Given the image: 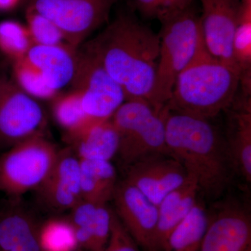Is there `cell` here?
Segmentation results:
<instances>
[{"mask_svg": "<svg viewBox=\"0 0 251 251\" xmlns=\"http://www.w3.org/2000/svg\"><path fill=\"white\" fill-rule=\"evenodd\" d=\"M159 37L130 14H120L86 50L93 54L125 94L126 100L150 103L158 56Z\"/></svg>", "mask_w": 251, "mask_h": 251, "instance_id": "cell-1", "label": "cell"}, {"mask_svg": "<svg viewBox=\"0 0 251 251\" xmlns=\"http://www.w3.org/2000/svg\"><path fill=\"white\" fill-rule=\"evenodd\" d=\"M170 154L197 181L200 193L219 198L228 186L230 162L226 140L209 120L162 109Z\"/></svg>", "mask_w": 251, "mask_h": 251, "instance_id": "cell-2", "label": "cell"}, {"mask_svg": "<svg viewBox=\"0 0 251 251\" xmlns=\"http://www.w3.org/2000/svg\"><path fill=\"white\" fill-rule=\"evenodd\" d=\"M240 82L237 69L207 52L178 75L165 106L210 120L232 105Z\"/></svg>", "mask_w": 251, "mask_h": 251, "instance_id": "cell-3", "label": "cell"}, {"mask_svg": "<svg viewBox=\"0 0 251 251\" xmlns=\"http://www.w3.org/2000/svg\"><path fill=\"white\" fill-rule=\"evenodd\" d=\"M161 23L159 56L150 103L161 111L171 99L178 75L200 57L207 53L201 18L192 6L166 15Z\"/></svg>", "mask_w": 251, "mask_h": 251, "instance_id": "cell-4", "label": "cell"}, {"mask_svg": "<svg viewBox=\"0 0 251 251\" xmlns=\"http://www.w3.org/2000/svg\"><path fill=\"white\" fill-rule=\"evenodd\" d=\"M119 138L117 154L126 167L145 157L170 154L163 110L145 100H126L111 117Z\"/></svg>", "mask_w": 251, "mask_h": 251, "instance_id": "cell-5", "label": "cell"}, {"mask_svg": "<svg viewBox=\"0 0 251 251\" xmlns=\"http://www.w3.org/2000/svg\"><path fill=\"white\" fill-rule=\"evenodd\" d=\"M59 151L43 135L16 144L0 156V191L11 199L40 187Z\"/></svg>", "mask_w": 251, "mask_h": 251, "instance_id": "cell-6", "label": "cell"}, {"mask_svg": "<svg viewBox=\"0 0 251 251\" xmlns=\"http://www.w3.org/2000/svg\"><path fill=\"white\" fill-rule=\"evenodd\" d=\"M72 85L80 95L87 116L93 122L110 120L126 101L120 86L110 77L97 57L87 50L77 53Z\"/></svg>", "mask_w": 251, "mask_h": 251, "instance_id": "cell-7", "label": "cell"}, {"mask_svg": "<svg viewBox=\"0 0 251 251\" xmlns=\"http://www.w3.org/2000/svg\"><path fill=\"white\" fill-rule=\"evenodd\" d=\"M118 0H30L28 6L53 22L75 50L108 20Z\"/></svg>", "mask_w": 251, "mask_h": 251, "instance_id": "cell-8", "label": "cell"}, {"mask_svg": "<svg viewBox=\"0 0 251 251\" xmlns=\"http://www.w3.org/2000/svg\"><path fill=\"white\" fill-rule=\"evenodd\" d=\"M44 110L16 82L0 80V148H10L43 135Z\"/></svg>", "mask_w": 251, "mask_h": 251, "instance_id": "cell-9", "label": "cell"}, {"mask_svg": "<svg viewBox=\"0 0 251 251\" xmlns=\"http://www.w3.org/2000/svg\"><path fill=\"white\" fill-rule=\"evenodd\" d=\"M112 200L115 214L143 251H158V206L125 179L117 182Z\"/></svg>", "mask_w": 251, "mask_h": 251, "instance_id": "cell-10", "label": "cell"}, {"mask_svg": "<svg viewBox=\"0 0 251 251\" xmlns=\"http://www.w3.org/2000/svg\"><path fill=\"white\" fill-rule=\"evenodd\" d=\"M201 28L208 52L213 57L238 69L233 56V39L240 20V0H200Z\"/></svg>", "mask_w": 251, "mask_h": 251, "instance_id": "cell-11", "label": "cell"}, {"mask_svg": "<svg viewBox=\"0 0 251 251\" xmlns=\"http://www.w3.org/2000/svg\"><path fill=\"white\" fill-rule=\"evenodd\" d=\"M126 168L125 179L157 206L188 176L184 167L171 154L145 157Z\"/></svg>", "mask_w": 251, "mask_h": 251, "instance_id": "cell-12", "label": "cell"}, {"mask_svg": "<svg viewBox=\"0 0 251 251\" xmlns=\"http://www.w3.org/2000/svg\"><path fill=\"white\" fill-rule=\"evenodd\" d=\"M200 251H251V219L245 208L225 204L209 219Z\"/></svg>", "mask_w": 251, "mask_h": 251, "instance_id": "cell-13", "label": "cell"}, {"mask_svg": "<svg viewBox=\"0 0 251 251\" xmlns=\"http://www.w3.org/2000/svg\"><path fill=\"white\" fill-rule=\"evenodd\" d=\"M37 190L41 201L54 210H71L80 202V163L72 149L59 151L53 168Z\"/></svg>", "mask_w": 251, "mask_h": 251, "instance_id": "cell-14", "label": "cell"}, {"mask_svg": "<svg viewBox=\"0 0 251 251\" xmlns=\"http://www.w3.org/2000/svg\"><path fill=\"white\" fill-rule=\"evenodd\" d=\"M229 111L228 134L226 148L232 169L247 182L251 181V94L241 91Z\"/></svg>", "mask_w": 251, "mask_h": 251, "instance_id": "cell-15", "label": "cell"}, {"mask_svg": "<svg viewBox=\"0 0 251 251\" xmlns=\"http://www.w3.org/2000/svg\"><path fill=\"white\" fill-rule=\"evenodd\" d=\"M25 57L56 93L72 84L76 70L77 50L69 46L33 44Z\"/></svg>", "mask_w": 251, "mask_h": 251, "instance_id": "cell-16", "label": "cell"}, {"mask_svg": "<svg viewBox=\"0 0 251 251\" xmlns=\"http://www.w3.org/2000/svg\"><path fill=\"white\" fill-rule=\"evenodd\" d=\"M40 224L15 199L0 205V250L41 251L39 243Z\"/></svg>", "mask_w": 251, "mask_h": 251, "instance_id": "cell-17", "label": "cell"}, {"mask_svg": "<svg viewBox=\"0 0 251 251\" xmlns=\"http://www.w3.org/2000/svg\"><path fill=\"white\" fill-rule=\"evenodd\" d=\"M199 193L197 181L188 175L184 182L168 193L158 204L156 234L158 251H163L172 231L186 217L197 203Z\"/></svg>", "mask_w": 251, "mask_h": 251, "instance_id": "cell-18", "label": "cell"}, {"mask_svg": "<svg viewBox=\"0 0 251 251\" xmlns=\"http://www.w3.org/2000/svg\"><path fill=\"white\" fill-rule=\"evenodd\" d=\"M68 143L80 160L110 161L119 148L118 134L111 118L92 124Z\"/></svg>", "mask_w": 251, "mask_h": 251, "instance_id": "cell-19", "label": "cell"}, {"mask_svg": "<svg viewBox=\"0 0 251 251\" xmlns=\"http://www.w3.org/2000/svg\"><path fill=\"white\" fill-rule=\"evenodd\" d=\"M80 163L82 199L107 204L112 200L117 184L115 167L110 161L101 160H80Z\"/></svg>", "mask_w": 251, "mask_h": 251, "instance_id": "cell-20", "label": "cell"}, {"mask_svg": "<svg viewBox=\"0 0 251 251\" xmlns=\"http://www.w3.org/2000/svg\"><path fill=\"white\" fill-rule=\"evenodd\" d=\"M208 222L205 209L197 202L186 217L172 231L162 251H200Z\"/></svg>", "mask_w": 251, "mask_h": 251, "instance_id": "cell-21", "label": "cell"}, {"mask_svg": "<svg viewBox=\"0 0 251 251\" xmlns=\"http://www.w3.org/2000/svg\"><path fill=\"white\" fill-rule=\"evenodd\" d=\"M52 112L57 124L65 130L68 142L96 122L87 116L81 104L80 95L74 90L54 98Z\"/></svg>", "mask_w": 251, "mask_h": 251, "instance_id": "cell-22", "label": "cell"}, {"mask_svg": "<svg viewBox=\"0 0 251 251\" xmlns=\"http://www.w3.org/2000/svg\"><path fill=\"white\" fill-rule=\"evenodd\" d=\"M39 243L41 251H76L79 249L69 218L52 217L41 224Z\"/></svg>", "mask_w": 251, "mask_h": 251, "instance_id": "cell-23", "label": "cell"}, {"mask_svg": "<svg viewBox=\"0 0 251 251\" xmlns=\"http://www.w3.org/2000/svg\"><path fill=\"white\" fill-rule=\"evenodd\" d=\"M97 204L82 199L70 210L69 219L75 231L79 248L86 251H94Z\"/></svg>", "mask_w": 251, "mask_h": 251, "instance_id": "cell-24", "label": "cell"}, {"mask_svg": "<svg viewBox=\"0 0 251 251\" xmlns=\"http://www.w3.org/2000/svg\"><path fill=\"white\" fill-rule=\"evenodd\" d=\"M32 45L26 25L13 20L0 22V50L14 62L25 57Z\"/></svg>", "mask_w": 251, "mask_h": 251, "instance_id": "cell-25", "label": "cell"}, {"mask_svg": "<svg viewBox=\"0 0 251 251\" xmlns=\"http://www.w3.org/2000/svg\"><path fill=\"white\" fill-rule=\"evenodd\" d=\"M233 56L241 77L251 75V4H242L240 20L234 36Z\"/></svg>", "mask_w": 251, "mask_h": 251, "instance_id": "cell-26", "label": "cell"}, {"mask_svg": "<svg viewBox=\"0 0 251 251\" xmlns=\"http://www.w3.org/2000/svg\"><path fill=\"white\" fill-rule=\"evenodd\" d=\"M25 18L26 27L34 45L69 46L60 29L49 18L29 6L26 10Z\"/></svg>", "mask_w": 251, "mask_h": 251, "instance_id": "cell-27", "label": "cell"}, {"mask_svg": "<svg viewBox=\"0 0 251 251\" xmlns=\"http://www.w3.org/2000/svg\"><path fill=\"white\" fill-rule=\"evenodd\" d=\"M14 75L16 85L33 98L52 99L57 93L49 88L35 67L25 57L14 61Z\"/></svg>", "mask_w": 251, "mask_h": 251, "instance_id": "cell-28", "label": "cell"}, {"mask_svg": "<svg viewBox=\"0 0 251 251\" xmlns=\"http://www.w3.org/2000/svg\"><path fill=\"white\" fill-rule=\"evenodd\" d=\"M103 251H140L139 246L124 227L113 210L110 237Z\"/></svg>", "mask_w": 251, "mask_h": 251, "instance_id": "cell-29", "label": "cell"}, {"mask_svg": "<svg viewBox=\"0 0 251 251\" xmlns=\"http://www.w3.org/2000/svg\"><path fill=\"white\" fill-rule=\"evenodd\" d=\"M138 12L145 17L159 19L163 14L161 0H129Z\"/></svg>", "mask_w": 251, "mask_h": 251, "instance_id": "cell-30", "label": "cell"}, {"mask_svg": "<svg viewBox=\"0 0 251 251\" xmlns=\"http://www.w3.org/2000/svg\"><path fill=\"white\" fill-rule=\"evenodd\" d=\"M193 1V0H161L163 14L159 19L166 15L179 12L188 9L192 6Z\"/></svg>", "mask_w": 251, "mask_h": 251, "instance_id": "cell-31", "label": "cell"}, {"mask_svg": "<svg viewBox=\"0 0 251 251\" xmlns=\"http://www.w3.org/2000/svg\"><path fill=\"white\" fill-rule=\"evenodd\" d=\"M21 0H0V11H10L18 6Z\"/></svg>", "mask_w": 251, "mask_h": 251, "instance_id": "cell-32", "label": "cell"}, {"mask_svg": "<svg viewBox=\"0 0 251 251\" xmlns=\"http://www.w3.org/2000/svg\"><path fill=\"white\" fill-rule=\"evenodd\" d=\"M242 4H251V0H240Z\"/></svg>", "mask_w": 251, "mask_h": 251, "instance_id": "cell-33", "label": "cell"}, {"mask_svg": "<svg viewBox=\"0 0 251 251\" xmlns=\"http://www.w3.org/2000/svg\"><path fill=\"white\" fill-rule=\"evenodd\" d=\"M0 251H1V250H0Z\"/></svg>", "mask_w": 251, "mask_h": 251, "instance_id": "cell-34", "label": "cell"}]
</instances>
